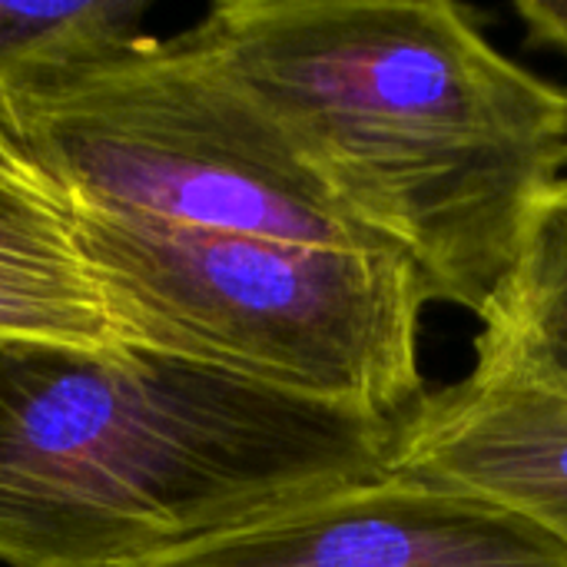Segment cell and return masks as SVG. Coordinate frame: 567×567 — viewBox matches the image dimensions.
<instances>
[{
  "instance_id": "obj_9",
  "label": "cell",
  "mask_w": 567,
  "mask_h": 567,
  "mask_svg": "<svg viewBox=\"0 0 567 567\" xmlns=\"http://www.w3.org/2000/svg\"><path fill=\"white\" fill-rule=\"evenodd\" d=\"M143 0L0 3V96L37 93L143 50Z\"/></svg>"
},
{
  "instance_id": "obj_4",
  "label": "cell",
  "mask_w": 567,
  "mask_h": 567,
  "mask_svg": "<svg viewBox=\"0 0 567 567\" xmlns=\"http://www.w3.org/2000/svg\"><path fill=\"white\" fill-rule=\"evenodd\" d=\"M0 126L63 206L399 252L332 193L196 30L153 37L60 86L0 96Z\"/></svg>"
},
{
  "instance_id": "obj_6",
  "label": "cell",
  "mask_w": 567,
  "mask_h": 567,
  "mask_svg": "<svg viewBox=\"0 0 567 567\" xmlns=\"http://www.w3.org/2000/svg\"><path fill=\"white\" fill-rule=\"evenodd\" d=\"M392 472L495 502L567 548V399L475 365L395 429Z\"/></svg>"
},
{
  "instance_id": "obj_8",
  "label": "cell",
  "mask_w": 567,
  "mask_h": 567,
  "mask_svg": "<svg viewBox=\"0 0 567 567\" xmlns=\"http://www.w3.org/2000/svg\"><path fill=\"white\" fill-rule=\"evenodd\" d=\"M475 365L567 399V176L528 219L518 259L482 316Z\"/></svg>"
},
{
  "instance_id": "obj_2",
  "label": "cell",
  "mask_w": 567,
  "mask_h": 567,
  "mask_svg": "<svg viewBox=\"0 0 567 567\" xmlns=\"http://www.w3.org/2000/svg\"><path fill=\"white\" fill-rule=\"evenodd\" d=\"M392 442L153 346L0 336V565H153L385 475Z\"/></svg>"
},
{
  "instance_id": "obj_1",
  "label": "cell",
  "mask_w": 567,
  "mask_h": 567,
  "mask_svg": "<svg viewBox=\"0 0 567 567\" xmlns=\"http://www.w3.org/2000/svg\"><path fill=\"white\" fill-rule=\"evenodd\" d=\"M193 30L432 299L482 322L567 176V90L449 0H226Z\"/></svg>"
},
{
  "instance_id": "obj_10",
  "label": "cell",
  "mask_w": 567,
  "mask_h": 567,
  "mask_svg": "<svg viewBox=\"0 0 567 567\" xmlns=\"http://www.w3.org/2000/svg\"><path fill=\"white\" fill-rule=\"evenodd\" d=\"M515 13L525 23L532 43L567 53V0H518Z\"/></svg>"
},
{
  "instance_id": "obj_3",
  "label": "cell",
  "mask_w": 567,
  "mask_h": 567,
  "mask_svg": "<svg viewBox=\"0 0 567 567\" xmlns=\"http://www.w3.org/2000/svg\"><path fill=\"white\" fill-rule=\"evenodd\" d=\"M120 342L176 352L395 429L425 399L419 266L342 249L66 206Z\"/></svg>"
},
{
  "instance_id": "obj_11",
  "label": "cell",
  "mask_w": 567,
  "mask_h": 567,
  "mask_svg": "<svg viewBox=\"0 0 567 567\" xmlns=\"http://www.w3.org/2000/svg\"><path fill=\"white\" fill-rule=\"evenodd\" d=\"M0 183H37V179L27 173V166L17 159L13 146L7 143L3 126H0Z\"/></svg>"
},
{
  "instance_id": "obj_7",
  "label": "cell",
  "mask_w": 567,
  "mask_h": 567,
  "mask_svg": "<svg viewBox=\"0 0 567 567\" xmlns=\"http://www.w3.org/2000/svg\"><path fill=\"white\" fill-rule=\"evenodd\" d=\"M0 336L120 342L66 206L40 183H0Z\"/></svg>"
},
{
  "instance_id": "obj_5",
  "label": "cell",
  "mask_w": 567,
  "mask_h": 567,
  "mask_svg": "<svg viewBox=\"0 0 567 567\" xmlns=\"http://www.w3.org/2000/svg\"><path fill=\"white\" fill-rule=\"evenodd\" d=\"M143 567H567V548L495 502L389 468Z\"/></svg>"
}]
</instances>
